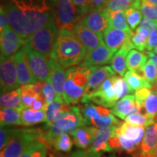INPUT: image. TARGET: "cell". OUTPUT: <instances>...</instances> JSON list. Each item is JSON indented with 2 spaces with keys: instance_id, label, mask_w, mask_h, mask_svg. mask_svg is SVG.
<instances>
[{
  "instance_id": "cell-51",
  "label": "cell",
  "mask_w": 157,
  "mask_h": 157,
  "mask_svg": "<svg viewBox=\"0 0 157 157\" xmlns=\"http://www.w3.org/2000/svg\"><path fill=\"white\" fill-rule=\"evenodd\" d=\"M46 105L47 103L44 96L42 93H41L38 95L36 101L34 102L31 108L35 110H45V109H46Z\"/></svg>"
},
{
  "instance_id": "cell-34",
  "label": "cell",
  "mask_w": 157,
  "mask_h": 157,
  "mask_svg": "<svg viewBox=\"0 0 157 157\" xmlns=\"http://www.w3.org/2000/svg\"><path fill=\"white\" fill-rule=\"evenodd\" d=\"M111 78L118 101H119L126 95H128V94L133 93L134 91L129 87L128 84L125 81L124 78L117 76L116 74L111 76Z\"/></svg>"
},
{
  "instance_id": "cell-61",
  "label": "cell",
  "mask_w": 157,
  "mask_h": 157,
  "mask_svg": "<svg viewBox=\"0 0 157 157\" xmlns=\"http://www.w3.org/2000/svg\"><path fill=\"white\" fill-rule=\"evenodd\" d=\"M155 84H156V86L157 87V79H156V83H155Z\"/></svg>"
},
{
  "instance_id": "cell-10",
  "label": "cell",
  "mask_w": 157,
  "mask_h": 157,
  "mask_svg": "<svg viewBox=\"0 0 157 157\" xmlns=\"http://www.w3.org/2000/svg\"><path fill=\"white\" fill-rule=\"evenodd\" d=\"M0 79L2 94L10 93L19 88L15 56L7 58L1 55Z\"/></svg>"
},
{
  "instance_id": "cell-60",
  "label": "cell",
  "mask_w": 157,
  "mask_h": 157,
  "mask_svg": "<svg viewBox=\"0 0 157 157\" xmlns=\"http://www.w3.org/2000/svg\"><path fill=\"white\" fill-rule=\"evenodd\" d=\"M51 157H61V156H53V155H51Z\"/></svg>"
},
{
  "instance_id": "cell-19",
  "label": "cell",
  "mask_w": 157,
  "mask_h": 157,
  "mask_svg": "<svg viewBox=\"0 0 157 157\" xmlns=\"http://www.w3.org/2000/svg\"><path fill=\"white\" fill-rule=\"evenodd\" d=\"M143 109V107L135 101V95H128L118 101L111 111L116 117L125 119L131 113H141Z\"/></svg>"
},
{
  "instance_id": "cell-57",
  "label": "cell",
  "mask_w": 157,
  "mask_h": 157,
  "mask_svg": "<svg viewBox=\"0 0 157 157\" xmlns=\"http://www.w3.org/2000/svg\"><path fill=\"white\" fill-rule=\"evenodd\" d=\"M153 52H154L155 54H156V55H157V45H156V48H155L154 49V51H153Z\"/></svg>"
},
{
  "instance_id": "cell-2",
  "label": "cell",
  "mask_w": 157,
  "mask_h": 157,
  "mask_svg": "<svg viewBox=\"0 0 157 157\" xmlns=\"http://www.w3.org/2000/svg\"><path fill=\"white\" fill-rule=\"evenodd\" d=\"M86 54V48L71 31L60 29L50 58L63 68H69L81 63Z\"/></svg>"
},
{
  "instance_id": "cell-4",
  "label": "cell",
  "mask_w": 157,
  "mask_h": 157,
  "mask_svg": "<svg viewBox=\"0 0 157 157\" xmlns=\"http://www.w3.org/2000/svg\"><path fill=\"white\" fill-rule=\"evenodd\" d=\"M86 126L80 108L72 105L71 110L60 113L54 122L45 129L43 141L52 146L54 141L59 135L71 133L78 127Z\"/></svg>"
},
{
  "instance_id": "cell-63",
  "label": "cell",
  "mask_w": 157,
  "mask_h": 157,
  "mask_svg": "<svg viewBox=\"0 0 157 157\" xmlns=\"http://www.w3.org/2000/svg\"></svg>"
},
{
  "instance_id": "cell-36",
  "label": "cell",
  "mask_w": 157,
  "mask_h": 157,
  "mask_svg": "<svg viewBox=\"0 0 157 157\" xmlns=\"http://www.w3.org/2000/svg\"><path fill=\"white\" fill-rule=\"evenodd\" d=\"M21 99L23 107L31 108L34 102L36 101L39 95L34 90V84H27L21 86Z\"/></svg>"
},
{
  "instance_id": "cell-49",
  "label": "cell",
  "mask_w": 157,
  "mask_h": 157,
  "mask_svg": "<svg viewBox=\"0 0 157 157\" xmlns=\"http://www.w3.org/2000/svg\"><path fill=\"white\" fill-rule=\"evenodd\" d=\"M157 26V21L152 20L151 18H148L147 17H143L142 20H141L139 27L141 28L146 29L147 30L149 31H151L153 29H154Z\"/></svg>"
},
{
  "instance_id": "cell-5",
  "label": "cell",
  "mask_w": 157,
  "mask_h": 157,
  "mask_svg": "<svg viewBox=\"0 0 157 157\" xmlns=\"http://www.w3.org/2000/svg\"><path fill=\"white\" fill-rule=\"evenodd\" d=\"M44 130L39 128H14L10 139L2 151L1 157H21L29 146L43 141Z\"/></svg>"
},
{
  "instance_id": "cell-18",
  "label": "cell",
  "mask_w": 157,
  "mask_h": 157,
  "mask_svg": "<svg viewBox=\"0 0 157 157\" xmlns=\"http://www.w3.org/2000/svg\"><path fill=\"white\" fill-rule=\"evenodd\" d=\"M15 60L16 64L17 80L20 85L27 84H36L38 81L31 73L27 60L25 45L21 50L15 55Z\"/></svg>"
},
{
  "instance_id": "cell-8",
  "label": "cell",
  "mask_w": 157,
  "mask_h": 157,
  "mask_svg": "<svg viewBox=\"0 0 157 157\" xmlns=\"http://www.w3.org/2000/svg\"><path fill=\"white\" fill-rule=\"evenodd\" d=\"M59 34L56 23H51L35 31L25 39V46L37 52L50 57Z\"/></svg>"
},
{
  "instance_id": "cell-28",
  "label": "cell",
  "mask_w": 157,
  "mask_h": 157,
  "mask_svg": "<svg viewBox=\"0 0 157 157\" xmlns=\"http://www.w3.org/2000/svg\"><path fill=\"white\" fill-rule=\"evenodd\" d=\"M131 50H132L127 47L122 46L117 51L111 62V67L116 73H117L121 76H124L126 74L127 68L126 58L127 55Z\"/></svg>"
},
{
  "instance_id": "cell-54",
  "label": "cell",
  "mask_w": 157,
  "mask_h": 157,
  "mask_svg": "<svg viewBox=\"0 0 157 157\" xmlns=\"http://www.w3.org/2000/svg\"><path fill=\"white\" fill-rule=\"evenodd\" d=\"M146 55H148L149 59H150L152 62H154L157 66V55L155 54L154 52H151V51H147Z\"/></svg>"
},
{
  "instance_id": "cell-55",
  "label": "cell",
  "mask_w": 157,
  "mask_h": 157,
  "mask_svg": "<svg viewBox=\"0 0 157 157\" xmlns=\"http://www.w3.org/2000/svg\"><path fill=\"white\" fill-rule=\"evenodd\" d=\"M142 2L148 4V5H157V0H142Z\"/></svg>"
},
{
  "instance_id": "cell-40",
  "label": "cell",
  "mask_w": 157,
  "mask_h": 157,
  "mask_svg": "<svg viewBox=\"0 0 157 157\" xmlns=\"http://www.w3.org/2000/svg\"><path fill=\"white\" fill-rule=\"evenodd\" d=\"M127 21L131 30H135L142 20V13L139 9L131 7L125 10Z\"/></svg>"
},
{
  "instance_id": "cell-21",
  "label": "cell",
  "mask_w": 157,
  "mask_h": 157,
  "mask_svg": "<svg viewBox=\"0 0 157 157\" xmlns=\"http://www.w3.org/2000/svg\"><path fill=\"white\" fill-rule=\"evenodd\" d=\"M132 34L121 29L109 26L103 34L104 43L110 48L118 50L121 48L129 38H131Z\"/></svg>"
},
{
  "instance_id": "cell-62",
  "label": "cell",
  "mask_w": 157,
  "mask_h": 157,
  "mask_svg": "<svg viewBox=\"0 0 157 157\" xmlns=\"http://www.w3.org/2000/svg\"><path fill=\"white\" fill-rule=\"evenodd\" d=\"M109 157H117V156H109Z\"/></svg>"
},
{
  "instance_id": "cell-14",
  "label": "cell",
  "mask_w": 157,
  "mask_h": 157,
  "mask_svg": "<svg viewBox=\"0 0 157 157\" xmlns=\"http://www.w3.org/2000/svg\"><path fill=\"white\" fill-rule=\"evenodd\" d=\"M117 51L118 50L106 47L105 44H101L93 50L87 52L83 61L79 65L84 67H90L109 63Z\"/></svg>"
},
{
  "instance_id": "cell-59",
  "label": "cell",
  "mask_w": 157,
  "mask_h": 157,
  "mask_svg": "<svg viewBox=\"0 0 157 157\" xmlns=\"http://www.w3.org/2000/svg\"><path fill=\"white\" fill-rule=\"evenodd\" d=\"M141 157H154L153 155H148V156H141Z\"/></svg>"
},
{
  "instance_id": "cell-56",
  "label": "cell",
  "mask_w": 157,
  "mask_h": 157,
  "mask_svg": "<svg viewBox=\"0 0 157 157\" xmlns=\"http://www.w3.org/2000/svg\"><path fill=\"white\" fill-rule=\"evenodd\" d=\"M152 155H153V156H154V157H157V146H156V148H155V149H154V152H153Z\"/></svg>"
},
{
  "instance_id": "cell-41",
  "label": "cell",
  "mask_w": 157,
  "mask_h": 157,
  "mask_svg": "<svg viewBox=\"0 0 157 157\" xmlns=\"http://www.w3.org/2000/svg\"><path fill=\"white\" fill-rule=\"evenodd\" d=\"M143 76L153 86L157 79V66L149 59L145 65L143 71Z\"/></svg>"
},
{
  "instance_id": "cell-26",
  "label": "cell",
  "mask_w": 157,
  "mask_h": 157,
  "mask_svg": "<svg viewBox=\"0 0 157 157\" xmlns=\"http://www.w3.org/2000/svg\"><path fill=\"white\" fill-rule=\"evenodd\" d=\"M147 61L148 56L146 54L139 50H132L127 56V68L130 71L141 74Z\"/></svg>"
},
{
  "instance_id": "cell-35",
  "label": "cell",
  "mask_w": 157,
  "mask_h": 157,
  "mask_svg": "<svg viewBox=\"0 0 157 157\" xmlns=\"http://www.w3.org/2000/svg\"><path fill=\"white\" fill-rule=\"evenodd\" d=\"M48 148L44 141H37L31 144L21 157H47Z\"/></svg>"
},
{
  "instance_id": "cell-17",
  "label": "cell",
  "mask_w": 157,
  "mask_h": 157,
  "mask_svg": "<svg viewBox=\"0 0 157 157\" xmlns=\"http://www.w3.org/2000/svg\"><path fill=\"white\" fill-rule=\"evenodd\" d=\"M49 66L50 70V82L56 93V100L61 103H66L63 99V86L66 78V72L60 64L51 58H49Z\"/></svg>"
},
{
  "instance_id": "cell-48",
  "label": "cell",
  "mask_w": 157,
  "mask_h": 157,
  "mask_svg": "<svg viewBox=\"0 0 157 157\" xmlns=\"http://www.w3.org/2000/svg\"><path fill=\"white\" fill-rule=\"evenodd\" d=\"M9 25H10V21L7 10H6L5 7L1 6V8H0V31H2L4 29Z\"/></svg>"
},
{
  "instance_id": "cell-44",
  "label": "cell",
  "mask_w": 157,
  "mask_h": 157,
  "mask_svg": "<svg viewBox=\"0 0 157 157\" xmlns=\"http://www.w3.org/2000/svg\"><path fill=\"white\" fill-rule=\"evenodd\" d=\"M42 94L44 96L47 104L52 103V101H55L56 97V93L50 81L44 82V87H43L42 90Z\"/></svg>"
},
{
  "instance_id": "cell-32",
  "label": "cell",
  "mask_w": 157,
  "mask_h": 157,
  "mask_svg": "<svg viewBox=\"0 0 157 157\" xmlns=\"http://www.w3.org/2000/svg\"><path fill=\"white\" fill-rule=\"evenodd\" d=\"M109 26L113 28L121 29L132 34V31L129 28L127 23L125 11L109 12Z\"/></svg>"
},
{
  "instance_id": "cell-1",
  "label": "cell",
  "mask_w": 157,
  "mask_h": 157,
  "mask_svg": "<svg viewBox=\"0 0 157 157\" xmlns=\"http://www.w3.org/2000/svg\"><path fill=\"white\" fill-rule=\"evenodd\" d=\"M5 9L12 29L25 39L45 25L55 23L53 7L46 0L40 2L11 0Z\"/></svg>"
},
{
  "instance_id": "cell-37",
  "label": "cell",
  "mask_w": 157,
  "mask_h": 157,
  "mask_svg": "<svg viewBox=\"0 0 157 157\" xmlns=\"http://www.w3.org/2000/svg\"><path fill=\"white\" fill-rule=\"evenodd\" d=\"M145 113L149 117L155 118L157 115V87L151 89L150 95L148 96L143 105Z\"/></svg>"
},
{
  "instance_id": "cell-42",
  "label": "cell",
  "mask_w": 157,
  "mask_h": 157,
  "mask_svg": "<svg viewBox=\"0 0 157 157\" xmlns=\"http://www.w3.org/2000/svg\"><path fill=\"white\" fill-rule=\"evenodd\" d=\"M140 10L144 17H147L157 21V5H148L142 2L140 5Z\"/></svg>"
},
{
  "instance_id": "cell-9",
  "label": "cell",
  "mask_w": 157,
  "mask_h": 157,
  "mask_svg": "<svg viewBox=\"0 0 157 157\" xmlns=\"http://www.w3.org/2000/svg\"><path fill=\"white\" fill-rule=\"evenodd\" d=\"M117 101L118 99L113 87L111 77L105 80L103 83L92 93L84 95L81 100L82 103L93 102L105 108H113Z\"/></svg>"
},
{
  "instance_id": "cell-33",
  "label": "cell",
  "mask_w": 157,
  "mask_h": 157,
  "mask_svg": "<svg viewBox=\"0 0 157 157\" xmlns=\"http://www.w3.org/2000/svg\"><path fill=\"white\" fill-rule=\"evenodd\" d=\"M150 31L146 29L137 27L136 31L132 32L131 36V41H132L134 48H136L137 50L143 52L146 48L147 43L150 36Z\"/></svg>"
},
{
  "instance_id": "cell-23",
  "label": "cell",
  "mask_w": 157,
  "mask_h": 157,
  "mask_svg": "<svg viewBox=\"0 0 157 157\" xmlns=\"http://www.w3.org/2000/svg\"><path fill=\"white\" fill-rule=\"evenodd\" d=\"M145 130L146 127L141 125H135L128 122H124L121 124V126L117 129V135H121L127 140L134 141L140 148Z\"/></svg>"
},
{
  "instance_id": "cell-58",
  "label": "cell",
  "mask_w": 157,
  "mask_h": 157,
  "mask_svg": "<svg viewBox=\"0 0 157 157\" xmlns=\"http://www.w3.org/2000/svg\"><path fill=\"white\" fill-rule=\"evenodd\" d=\"M112 1H113V0H106V5L109 2H112Z\"/></svg>"
},
{
  "instance_id": "cell-11",
  "label": "cell",
  "mask_w": 157,
  "mask_h": 157,
  "mask_svg": "<svg viewBox=\"0 0 157 157\" xmlns=\"http://www.w3.org/2000/svg\"><path fill=\"white\" fill-rule=\"evenodd\" d=\"M27 60L31 73L37 81H50V70L49 66V58L44 55L31 50L25 45Z\"/></svg>"
},
{
  "instance_id": "cell-53",
  "label": "cell",
  "mask_w": 157,
  "mask_h": 157,
  "mask_svg": "<svg viewBox=\"0 0 157 157\" xmlns=\"http://www.w3.org/2000/svg\"><path fill=\"white\" fill-rule=\"evenodd\" d=\"M106 5V0H91L90 10H103Z\"/></svg>"
},
{
  "instance_id": "cell-6",
  "label": "cell",
  "mask_w": 157,
  "mask_h": 157,
  "mask_svg": "<svg viewBox=\"0 0 157 157\" xmlns=\"http://www.w3.org/2000/svg\"><path fill=\"white\" fill-rule=\"evenodd\" d=\"M55 23L60 29L73 31L76 23L82 21L85 13L72 0H52Z\"/></svg>"
},
{
  "instance_id": "cell-47",
  "label": "cell",
  "mask_w": 157,
  "mask_h": 157,
  "mask_svg": "<svg viewBox=\"0 0 157 157\" xmlns=\"http://www.w3.org/2000/svg\"><path fill=\"white\" fill-rule=\"evenodd\" d=\"M157 45V26L151 31L149 36L148 43H147L146 50L147 51L154 50Z\"/></svg>"
},
{
  "instance_id": "cell-50",
  "label": "cell",
  "mask_w": 157,
  "mask_h": 157,
  "mask_svg": "<svg viewBox=\"0 0 157 157\" xmlns=\"http://www.w3.org/2000/svg\"><path fill=\"white\" fill-rule=\"evenodd\" d=\"M69 157H101V153H95L90 149L86 151H76Z\"/></svg>"
},
{
  "instance_id": "cell-16",
  "label": "cell",
  "mask_w": 157,
  "mask_h": 157,
  "mask_svg": "<svg viewBox=\"0 0 157 157\" xmlns=\"http://www.w3.org/2000/svg\"><path fill=\"white\" fill-rule=\"evenodd\" d=\"M119 127L113 126L105 128H95L93 143L89 148L91 151L101 153V151H113L109 145L110 138L117 135V130Z\"/></svg>"
},
{
  "instance_id": "cell-3",
  "label": "cell",
  "mask_w": 157,
  "mask_h": 157,
  "mask_svg": "<svg viewBox=\"0 0 157 157\" xmlns=\"http://www.w3.org/2000/svg\"><path fill=\"white\" fill-rule=\"evenodd\" d=\"M98 66H74L66 71L63 86V99L68 104H77L81 101L92 72Z\"/></svg>"
},
{
  "instance_id": "cell-46",
  "label": "cell",
  "mask_w": 157,
  "mask_h": 157,
  "mask_svg": "<svg viewBox=\"0 0 157 157\" xmlns=\"http://www.w3.org/2000/svg\"><path fill=\"white\" fill-rule=\"evenodd\" d=\"M151 92V89H149V88L146 87H143L142 89L137 90V91H135L134 95L135 101H136L137 103L140 104L141 106L143 107V103H144L146 98H148V96L150 95Z\"/></svg>"
},
{
  "instance_id": "cell-27",
  "label": "cell",
  "mask_w": 157,
  "mask_h": 157,
  "mask_svg": "<svg viewBox=\"0 0 157 157\" xmlns=\"http://www.w3.org/2000/svg\"><path fill=\"white\" fill-rule=\"evenodd\" d=\"M21 119L23 126H33L45 121V110H35L32 108L23 107L21 109Z\"/></svg>"
},
{
  "instance_id": "cell-24",
  "label": "cell",
  "mask_w": 157,
  "mask_h": 157,
  "mask_svg": "<svg viewBox=\"0 0 157 157\" xmlns=\"http://www.w3.org/2000/svg\"><path fill=\"white\" fill-rule=\"evenodd\" d=\"M95 128L93 127H80L71 132L74 144L81 149L90 148L93 143Z\"/></svg>"
},
{
  "instance_id": "cell-43",
  "label": "cell",
  "mask_w": 157,
  "mask_h": 157,
  "mask_svg": "<svg viewBox=\"0 0 157 157\" xmlns=\"http://www.w3.org/2000/svg\"><path fill=\"white\" fill-rule=\"evenodd\" d=\"M13 127L10 126H1L0 129V150L2 151L5 148L10 139Z\"/></svg>"
},
{
  "instance_id": "cell-25",
  "label": "cell",
  "mask_w": 157,
  "mask_h": 157,
  "mask_svg": "<svg viewBox=\"0 0 157 157\" xmlns=\"http://www.w3.org/2000/svg\"><path fill=\"white\" fill-rule=\"evenodd\" d=\"M71 110V105L66 103H61L56 99L52 103L47 104L45 109V126L44 128L45 129H48L60 113Z\"/></svg>"
},
{
  "instance_id": "cell-52",
  "label": "cell",
  "mask_w": 157,
  "mask_h": 157,
  "mask_svg": "<svg viewBox=\"0 0 157 157\" xmlns=\"http://www.w3.org/2000/svg\"><path fill=\"white\" fill-rule=\"evenodd\" d=\"M72 1L78 8L82 10L85 13V14H87L90 11L91 0H72Z\"/></svg>"
},
{
  "instance_id": "cell-45",
  "label": "cell",
  "mask_w": 157,
  "mask_h": 157,
  "mask_svg": "<svg viewBox=\"0 0 157 157\" xmlns=\"http://www.w3.org/2000/svg\"><path fill=\"white\" fill-rule=\"evenodd\" d=\"M118 136H119L121 149H123V150H124L125 151H127V153L132 154V153L137 150V148H138L139 147H140L137 146L134 141L127 140V139L124 138V137L121 136V135H118Z\"/></svg>"
},
{
  "instance_id": "cell-39",
  "label": "cell",
  "mask_w": 157,
  "mask_h": 157,
  "mask_svg": "<svg viewBox=\"0 0 157 157\" xmlns=\"http://www.w3.org/2000/svg\"><path fill=\"white\" fill-rule=\"evenodd\" d=\"M74 141L68 134H63L59 135L55 140L52 146L55 150L58 151L68 152L73 147Z\"/></svg>"
},
{
  "instance_id": "cell-15",
  "label": "cell",
  "mask_w": 157,
  "mask_h": 157,
  "mask_svg": "<svg viewBox=\"0 0 157 157\" xmlns=\"http://www.w3.org/2000/svg\"><path fill=\"white\" fill-rule=\"evenodd\" d=\"M81 21L90 30L103 35L109 26V13L104 9L92 10L85 14Z\"/></svg>"
},
{
  "instance_id": "cell-13",
  "label": "cell",
  "mask_w": 157,
  "mask_h": 157,
  "mask_svg": "<svg viewBox=\"0 0 157 157\" xmlns=\"http://www.w3.org/2000/svg\"><path fill=\"white\" fill-rule=\"evenodd\" d=\"M72 32L86 48L87 52L93 50L100 45L105 44L103 35L90 30L82 21L76 23Z\"/></svg>"
},
{
  "instance_id": "cell-12",
  "label": "cell",
  "mask_w": 157,
  "mask_h": 157,
  "mask_svg": "<svg viewBox=\"0 0 157 157\" xmlns=\"http://www.w3.org/2000/svg\"><path fill=\"white\" fill-rule=\"evenodd\" d=\"M25 39L13 30L10 25L6 27L1 31L0 35L1 55L7 58L14 56L24 47Z\"/></svg>"
},
{
  "instance_id": "cell-7",
  "label": "cell",
  "mask_w": 157,
  "mask_h": 157,
  "mask_svg": "<svg viewBox=\"0 0 157 157\" xmlns=\"http://www.w3.org/2000/svg\"><path fill=\"white\" fill-rule=\"evenodd\" d=\"M80 110L86 126L100 129L121 125V121L107 108L95 105L90 102L83 103Z\"/></svg>"
},
{
  "instance_id": "cell-30",
  "label": "cell",
  "mask_w": 157,
  "mask_h": 157,
  "mask_svg": "<svg viewBox=\"0 0 157 157\" xmlns=\"http://www.w3.org/2000/svg\"><path fill=\"white\" fill-rule=\"evenodd\" d=\"M1 126L22 125L21 119V110L10 108H1L0 111Z\"/></svg>"
},
{
  "instance_id": "cell-31",
  "label": "cell",
  "mask_w": 157,
  "mask_h": 157,
  "mask_svg": "<svg viewBox=\"0 0 157 157\" xmlns=\"http://www.w3.org/2000/svg\"><path fill=\"white\" fill-rule=\"evenodd\" d=\"M124 78L133 91H137L143 87L149 88V89L153 88V86L147 81L144 76L135 72L129 71L124 76Z\"/></svg>"
},
{
  "instance_id": "cell-29",
  "label": "cell",
  "mask_w": 157,
  "mask_h": 157,
  "mask_svg": "<svg viewBox=\"0 0 157 157\" xmlns=\"http://www.w3.org/2000/svg\"><path fill=\"white\" fill-rule=\"evenodd\" d=\"M1 108H10V109H22L23 108L22 99H21V87L10 92L2 94L0 98Z\"/></svg>"
},
{
  "instance_id": "cell-22",
  "label": "cell",
  "mask_w": 157,
  "mask_h": 157,
  "mask_svg": "<svg viewBox=\"0 0 157 157\" xmlns=\"http://www.w3.org/2000/svg\"><path fill=\"white\" fill-rule=\"evenodd\" d=\"M157 146V122L154 121L146 127L145 134L140 145V156L152 155Z\"/></svg>"
},
{
  "instance_id": "cell-38",
  "label": "cell",
  "mask_w": 157,
  "mask_h": 157,
  "mask_svg": "<svg viewBox=\"0 0 157 157\" xmlns=\"http://www.w3.org/2000/svg\"><path fill=\"white\" fill-rule=\"evenodd\" d=\"M126 122L135 125H141L145 127L149 126L154 121V118L147 115L146 113H132L124 119Z\"/></svg>"
},
{
  "instance_id": "cell-20",
  "label": "cell",
  "mask_w": 157,
  "mask_h": 157,
  "mask_svg": "<svg viewBox=\"0 0 157 157\" xmlns=\"http://www.w3.org/2000/svg\"><path fill=\"white\" fill-rule=\"evenodd\" d=\"M115 73L116 72L111 66H105L103 67L96 68L92 72L91 75L90 76L87 87L84 92V95H89L93 93L103 83L105 80L115 75Z\"/></svg>"
}]
</instances>
